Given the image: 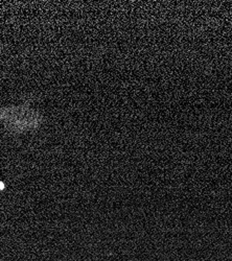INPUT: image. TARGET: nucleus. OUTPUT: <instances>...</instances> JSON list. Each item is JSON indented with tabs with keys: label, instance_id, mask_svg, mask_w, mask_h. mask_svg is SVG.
<instances>
[{
	"label": "nucleus",
	"instance_id": "f257e3e1",
	"mask_svg": "<svg viewBox=\"0 0 232 261\" xmlns=\"http://www.w3.org/2000/svg\"><path fill=\"white\" fill-rule=\"evenodd\" d=\"M3 188H4V184L0 183V189H3Z\"/></svg>",
	"mask_w": 232,
	"mask_h": 261
}]
</instances>
